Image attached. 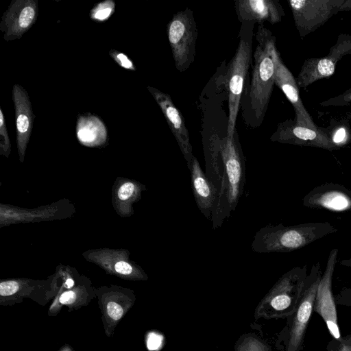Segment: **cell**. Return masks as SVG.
Returning <instances> with one entry per match:
<instances>
[{
    "label": "cell",
    "mask_w": 351,
    "mask_h": 351,
    "mask_svg": "<svg viewBox=\"0 0 351 351\" xmlns=\"http://www.w3.org/2000/svg\"><path fill=\"white\" fill-rule=\"evenodd\" d=\"M254 23H243L239 41L227 71L228 92V119L227 137L232 138L235 133V123L240 108L247 74L252 61Z\"/></svg>",
    "instance_id": "obj_5"
},
{
    "label": "cell",
    "mask_w": 351,
    "mask_h": 351,
    "mask_svg": "<svg viewBox=\"0 0 351 351\" xmlns=\"http://www.w3.org/2000/svg\"><path fill=\"white\" fill-rule=\"evenodd\" d=\"M303 206L332 212L351 210V191L337 183H325L310 191L302 199Z\"/></svg>",
    "instance_id": "obj_14"
},
{
    "label": "cell",
    "mask_w": 351,
    "mask_h": 351,
    "mask_svg": "<svg viewBox=\"0 0 351 351\" xmlns=\"http://www.w3.org/2000/svg\"><path fill=\"white\" fill-rule=\"evenodd\" d=\"M340 264L345 267H351V258L341 260Z\"/></svg>",
    "instance_id": "obj_34"
},
{
    "label": "cell",
    "mask_w": 351,
    "mask_h": 351,
    "mask_svg": "<svg viewBox=\"0 0 351 351\" xmlns=\"http://www.w3.org/2000/svg\"><path fill=\"white\" fill-rule=\"evenodd\" d=\"M65 285H66V288L70 289L71 287H72L74 285V281L71 278H68L66 280Z\"/></svg>",
    "instance_id": "obj_35"
},
{
    "label": "cell",
    "mask_w": 351,
    "mask_h": 351,
    "mask_svg": "<svg viewBox=\"0 0 351 351\" xmlns=\"http://www.w3.org/2000/svg\"><path fill=\"white\" fill-rule=\"evenodd\" d=\"M77 299V293L73 291H67L62 293L58 299L59 306L62 305H68L69 306H75V303Z\"/></svg>",
    "instance_id": "obj_29"
},
{
    "label": "cell",
    "mask_w": 351,
    "mask_h": 351,
    "mask_svg": "<svg viewBox=\"0 0 351 351\" xmlns=\"http://www.w3.org/2000/svg\"><path fill=\"white\" fill-rule=\"evenodd\" d=\"M135 186L132 182L123 184L118 191V197L121 200H125L130 197L134 191Z\"/></svg>",
    "instance_id": "obj_31"
},
{
    "label": "cell",
    "mask_w": 351,
    "mask_h": 351,
    "mask_svg": "<svg viewBox=\"0 0 351 351\" xmlns=\"http://www.w3.org/2000/svg\"><path fill=\"white\" fill-rule=\"evenodd\" d=\"M235 8L238 19L243 23L263 22L276 24L285 14L278 0H237Z\"/></svg>",
    "instance_id": "obj_16"
},
{
    "label": "cell",
    "mask_w": 351,
    "mask_h": 351,
    "mask_svg": "<svg viewBox=\"0 0 351 351\" xmlns=\"http://www.w3.org/2000/svg\"><path fill=\"white\" fill-rule=\"evenodd\" d=\"M342 341H346V342H348V343H351V335H349V336L346 338V340H343V339H342V341H341V342H342Z\"/></svg>",
    "instance_id": "obj_36"
},
{
    "label": "cell",
    "mask_w": 351,
    "mask_h": 351,
    "mask_svg": "<svg viewBox=\"0 0 351 351\" xmlns=\"http://www.w3.org/2000/svg\"><path fill=\"white\" fill-rule=\"evenodd\" d=\"M132 304H122L115 300H110L103 304V313L106 321L116 325L126 313Z\"/></svg>",
    "instance_id": "obj_21"
},
{
    "label": "cell",
    "mask_w": 351,
    "mask_h": 351,
    "mask_svg": "<svg viewBox=\"0 0 351 351\" xmlns=\"http://www.w3.org/2000/svg\"><path fill=\"white\" fill-rule=\"evenodd\" d=\"M270 140L273 142L313 147L329 151L339 149L332 141L328 128L299 125L292 119L280 123Z\"/></svg>",
    "instance_id": "obj_11"
},
{
    "label": "cell",
    "mask_w": 351,
    "mask_h": 351,
    "mask_svg": "<svg viewBox=\"0 0 351 351\" xmlns=\"http://www.w3.org/2000/svg\"><path fill=\"white\" fill-rule=\"evenodd\" d=\"M147 89L160 106L187 165H189L191 162L193 154L184 118L168 94L151 86H147Z\"/></svg>",
    "instance_id": "obj_15"
},
{
    "label": "cell",
    "mask_w": 351,
    "mask_h": 351,
    "mask_svg": "<svg viewBox=\"0 0 351 351\" xmlns=\"http://www.w3.org/2000/svg\"><path fill=\"white\" fill-rule=\"evenodd\" d=\"M333 143L340 149L351 141V131L345 123L335 124L328 128Z\"/></svg>",
    "instance_id": "obj_23"
},
{
    "label": "cell",
    "mask_w": 351,
    "mask_h": 351,
    "mask_svg": "<svg viewBox=\"0 0 351 351\" xmlns=\"http://www.w3.org/2000/svg\"><path fill=\"white\" fill-rule=\"evenodd\" d=\"M12 95L15 110L17 140L19 146L23 147L31 134L35 116L28 93L23 87L14 84Z\"/></svg>",
    "instance_id": "obj_18"
},
{
    "label": "cell",
    "mask_w": 351,
    "mask_h": 351,
    "mask_svg": "<svg viewBox=\"0 0 351 351\" xmlns=\"http://www.w3.org/2000/svg\"><path fill=\"white\" fill-rule=\"evenodd\" d=\"M308 274L306 265L294 267L285 273L259 302L254 318L290 317L296 309Z\"/></svg>",
    "instance_id": "obj_4"
},
{
    "label": "cell",
    "mask_w": 351,
    "mask_h": 351,
    "mask_svg": "<svg viewBox=\"0 0 351 351\" xmlns=\"http://www.w3.org/2000/svg\"><path fill=\"white\" fill-rule=\"evenodd\" d=\"M206 160V175L217 191L212 212L213 229L221 227L225 219L234 211L243 195L245 184V160L238 136L223 138L217 149L211 147Z\"/></svg>",
    "instance_id": "obj_1"
},
{
    "label": "cell",
    "mask_w": 351,
    "mask_h": 351,
    "mask_svg": "<svg viewBox=\"0 0 351 351\" xmlns=\"http://www.w3.org/2000/svg\"><path fill=\"white\" fill-rule=\"evenodd\" d=\"M76 134L78 140L85 145H95L104 141L107 137L105 124L95 114L80 115L76 123Z\"/></svg>",
    "instance_id": "obj_19"
},
{
    "label": "cell",
    "mask_w": 351,
    "mask_h": 351,
    "mask_svg": "<svg viewBox=\"0 0 351 351\" xmlns=\"http://www.w3.org/2000/svg\"><path fill=\"white\" fill-rule=\"evenodd\" d=\"M38 15L37 1H12L3 13L0 23L3 39L5 41L20 39L36 23Z\"/></svg>",
    "instance_id": "obj_13"
},
{
    "label": "cell",
    "mask_w": 351,
    "mask_h": 351,
    "mask_svg": "<svg viewBox=\"0 0 351 351\" xmlns=\"http://www.w3.org/2000/svg\"><path fill=\"white\" fill-rule=\"evenodd\" d=\"M321 106H346L351 105V88L334 97L329 98L319 104Z\"/></svg>",
    "instance_id": "obj_24"
},
{
    "label": "cell",
    "mask_w": 351,
    "mask_h": 351,
    "mask_svg": "<svg viewBox=\"0 0 351 351\" xmlns=\"http://www.w3.org/2000/svg\"><path fill=\"white\" fill-rule=\"evenodd\" d=\"M19 289V285L16 281H4L0 284V295L1 297L10 296L16 293Z\"/></svg>",
    "instance_id": "obj_26"
},
{
    "label": "cell",
    "mask_w": 351,
    "mask_h": 351,
    "mask_svg": "<svg viewBox=\"0 0 351 351\" xmlns=\"http://www.w3.org/2000/svg\"><path fill=\"white\" fill-rule=\"evenodd\" d=\"M344 0H289L295 25L304 38L325 24L339 12Z\"/></svg>",
    "instance_id": "obj_9"
},
{
    "label": "cell",
    "mask_w": 351,
    "mask_h": 351,
    "mask_svg": "<svg viewBox=\"0 0 351 351\" xmlns=\"http://www.w3.org/2000/svg\"><path fill=\"white\" fill-rule=\"evenodd\" d=\"M109 54L120 66L125 69L136 71L134 62L126 54L115 49H111Z\"/></svg>",
    "instance_id": "obj_25"
},
{
    "label": "cell",
    "mask_w": 351,
    "mask_h": 351,
    "mask_svg": "<svg viewBox=\"0 0 351 351\" xmlns=\"http://www.w3.org/2000/svg\"><path fill=\"white\" fill-rule=\"evenodd\" d=\"M167 32L176 69L187 70L195 58L197 28L189 8L178 11L167 25Z\"/></svg>",
    "instance_id": "obj_8"
},
{
    "label": "cell",
    "mask_w": 351,
    "mask_h": 351,
    "mask_svg": "<svg viewBox=\"0 0 351 351\" xmlns=\"http://www.w3.org/2000/svg\"><path fill=\"white\" fill-rule=\"evenodd\" d=\"M187 166L190 171L192 190L196 204L204 216L210 221L217 191L203 171L195 156Z\"/></svg>",
    "instance_id": "obj_17"
},
{
    "label": "cell",
    "mask_w": 351,
    "mask_h": 351,
    "mask_svg": "<svg viewBox=\"0 0 351 351\" xmlns=\"http://www.w3.org/2000/svg\"><path fill=\"white\" fill-rule=\"evenodd\" d=\"M62 351H71V350H70L69 349V350H67V348H64L63 350H62Z\"/></svg>",
    "instance_id": "obj_37"
},
{
    "label": "cell",
    "mask_w": 351,
    "mask_h": 351,
    "mask_svg": "<svg viewBox=\"0 0 351 351\" xmlns=\"http://www.w3.org/2000/svg\"><path fill=\"white\" fill-rule=\"evenodd\" d=\"M250 82H245L240 107L243 121L247 127L262 124L271 96L274 82V64L269 52L258 44Z\"/></svg>",
    "instance_id": "obj_2"
},
{
    "label": "cell",
    "mask_w": 351,
    "mask_h": 351,
    "mask_svg": "<svg viewBox=\"0 0 351 351\" xmlns=\"http://www.w3.org/2000/svg\"><path fill=\"white\" fill-rule=\"evenodd\" d=\"M322 275L319 262L314 263L304 281L295 312L290 316L285 333L286 351H301L306 330L313 312L317 287Z\"/></svg>",
    "instance_id": "obj_7"
},
{
    "label": "cell",
    "mask_w": 351,
    "mask_h": 351,
    "mask_svg": "<svg viewBox=\"0 0 351 351\" xmlns=\"http://www.w3.org/2000/svg\"><path fill=\"white\" fill-rule=\"evenodd\" d=\"M0 136H1V143L2 145L5 147L8 146L9 144V138L7 131L5 119L4 117L3 112L0 108Z\"/></svg>",
    "instance_id": "obj_30"
},
{
    "label": "cell",
    "mask_w": 351,
    "mask_h": 351,
    "mask_svg": "<svg viewBox=\"0 0 351 351\" xmlns=\"http://www.w3.org/2000/svg\"><path fill=\"white\" fill-rule=\"evenodd\" d=\"M258 44L263 46L270 54L274 64V82L283 92L292 104L295 117V121L302 125L316 128V125L304 106L299 94V88L296 80L291 72L283 63L276 46V38L263 25H258L256 33Z\"/></svg>",
    "instance_id": "obj_6"
},
{
    "label": "cell",
    "mask_w": 351,
    "mask_h": 351,
    "mask_svg": "<svg viewBox=\"0 0 351 351\" xmlns=\"http://www.w3.org/2000/svg\"><path fill=\"white\" fill-rule=\"evenodd\" d=\"M338 229L325 221L308 222L285 226L282 223L267 225L257 231L252 242L258 253L290 252L300 250Z\"/></svg>",
    "instance_id": "obj_3"
},
{
    "label": "cell",
    "mask_w": 351,
    "mask_h": 351,
    "mask_svg": "<svg viewBox=\"0 0 351 351\" xmlns=\"http://www.w3.org/2000/svg\"><path fill=\"white\" fill-rule=\"evenodd\" d=\"M335 303L339 305L351 306V287L343 288L335 296Z\"/></svg>",
    "instance_id": "obj_27"
},
{
    "label": "cell",
    "mask_w": 351,
    "mask_h": 351,
    "mask_svg": "<svg viewBox=\"0 0 351 351\" xmlns=\"http://www.w3.org/2000/svg\"><path fill=\"white\" fill-rule=\"evenodd\" d=\"M115 271L123 275H129L132 274V267L128 263L124 261H119L114 265Z\"/></svg>",
    "instance_id": "obj_32"
},
{
    "label": "cell",
    "mask_w": 351,
    "mask_h": 351,
    "mask_svg": "<svg viewBox=\"0 0 351 351\" xmlns=\"http://www.w3.org/2000/svg\"><path fill=\"white\" fill-rule=\"evenodd\" d=\"M162 343V336L156 333L150 332L147 337V347L149 350H158Z\"/></svg>",
    "instance_id": "obj_28"
},
{
    "label": "cell",
    "mask_w": 351,
    "mask_h": 351,
    "mask_svg": "<svg viewBox=\"0 0 351 351\" xmlns=\"http://www.w3.org/2000/svg\"><path fill=\"white\" fill-rule=\"evenodd\" d=\"M340 11H351V0H344L339 8Z\"/></svg>",
    "instance_id": "obj_33"
},
{
    "label": "cell",
    "mask_w": 351,
    "mask_h": 351,
    "mask_svg": "<svg viewBox=\"0 0 351 351\" xmlns=\"http://www.w3.org/2000/svg\"><path fill=\"white\" fill-rule=\"evenodd\" d=\"M115 3L112 0H105L95 5L90 12L91 20L101 23L107 21L114 12Z\"/></svg>",
    "instance_id": "obj_22"
},
{
    "label": "cell",
    "mask_w": 351,
    "mask_h": 351,
    "mask_svg": "<svg viewBox=\"0 0 351 351\" xmlns=\"http://www.w3.org/2000/svg\"><path fill=\"white\" fill-rule=\"evenodd\" d=\"M337 248L332 249L328 254L326 267L317 287L313 311L324 319L332 337L341 341L335 295L332 291V280L337 262Z\"/></svg>",
    "instance_id": "obj_12"
},
{
    "label": "cell",
    "mask_w": 351,
    "mask_h": 351,
    "mask_svg": "<svg viewBox=\"0 0 351 351\" xmlns=\"http://www.w3.org/2000/svg\"><path fill=\"white\" fill-rule=\"evenodd\" d=\"M234 351H273L271 346L259 335L244 333L234 344Z\"/></svg>",
    "instance_id": "obj_20"
},
{
    "label": "cell",
    "mask_w": 351,
    "mask_h": 351,
    "mask_svg": "<svg viewBox=\"0 0 351 351\" xmlns=\"http://www.w3.org/2000/svg\"><path fill=\"white\" fill-rule=\"evenodd\" d=\"M351 55V35L341 33L327 56L305 60L296 79L298 88H305L317 80L330 77L344 56Z\"/></svg>",
    "instance_id": "obj_10"
}]
</instances>
